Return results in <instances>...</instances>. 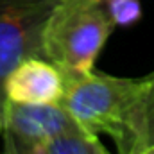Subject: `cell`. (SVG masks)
Returning <instances> with one entry per match:
<instances>
[{
	"label": "cell",
	"instance_id": "cell-9",
	"mask_svg": "<svg viewBox=\"0 0 154 154\" xmlns=\"http://www.w3.org/2000/svg\"><path fill=\"white\" fill-rule=\"evenodd\" d=\"M136 154H154V145H147V147L140 149Z\"/></svg>",
	"mask_w": 154,
	"mask_h": 154
},
{
	"label": "cell",
	"instance_id": "cell-6",
	"mask_svg": "<svg viewBox=\"0 0 154 154\" xmlns=\"http://www.w3.org/2000/svg\"><path fill=\"white\" fill-rule=\"evenodd\" d=\"M47 154H111L99 140L97 134H91L84 131L82 127H77L74 131H68L61 134L59 138L52 140L47 149Z\"/></svg>",
	"mask_w": 154,
	"mask_h": 154
},
{
	"label": "cell",
	"instance_id": "cell-8",
	"mask_svg": "<svg viewBox=\"0 0 154 154\" xmlns=\"http://www.w3.org/2000/svg\"><path fill=\"white\" fill-rule=\"evenodd\" d=\"M2 134H4V149L11 151L13 154H47L45 149H38V147L25 145L23 142L16 140V138L11 136V134H5V133H2Z\"/></svg>",
	"mask_w": 154,
	"mask_h": 154
},
{
	"label": "cell",
	"instance_id": "cell-2",
	"mask_svg": "<svg viewBox=\"0 0 154 154\" xmlns=\"http://www.w3.org/2000/svg\"><path fill=\"white\" fill-rule=\"evenodd\" d=\"M115 27L104 0H59L45 27V57L65 75L90 72Z\"/></svg>",
	"mask_w": 154,
	"mask_h": 154
},
{
	"label": "cell",
	"instance_id": "cell-3",
	"mask_svg": "<svg viewBox=\"0 0 154 154\" xmlns=\"http://www.w3.org/2000/svg\"><path fill=\"white\" fill-rule=\"evenodd\" d=\"M59 0H0V106L7 75L29 57H45L43 34ZM47 59V57H45Z\"/></svg>",
	"mask_w": 154,
	"mask_h": 154
},
{
	"label": "cell",
	"instance_id": "cell-11",
	"mask_svg": "<svg viewBox=\"0 0 154 154\" xmlns=\"http://www.w3.org/2000/svg\"><path fill=\"white\" fill-rule=\"evenodd\" d=\"M2 154H13V152H11V151H7V149H4V152H2Z\"/></svg>",
	"mask_w": 154,
	"mask_h": 154
},
{
	"label": "cell",
	"instance_id": "cell-10",
	"mask_svg": "<svg viewBox=\"0 0 154 154\" xmlns=\"http://www.w3.org/2000/svg\"><path fill=\"white\" fill-rule=\"evenodd\" d=\"M4 133V108L0 106V134Z\"/></svg>",
	"mask_w": 154,
	"mask_h": 154
},
{
	"label": "cell",
	"instance_id": "cell-1",
	"mask_svg": "<svg viewBox=\"0 0 154 154\" xmlns=\"http://www.w3.org/2000/svg\"><path fill=\"white\" fill-rule=\"evenodd\" d=\"M65 75V74H63ZM149 77H115L95 68L65 75L61 106L91 134H108L118 154L142 149L143 106Z\"/></svg>",
	"mask_w": 154,
	"mask_h": 154
},
{
	"label": "cell",
	"instance_id": "cell-7",
	"mask_svg": "<svg viewBox=\"0 0 154 154\" xmlns=\"http://www.w3.org/2000/svg\"><path fill=\"white\" fill-rule=\"evenodd\" d=\"M149 86L143 106V134H142V149L154 145V72L149 74Z\"/></svg>",
	"mask_w": 154,
	"mask_h": 154
},
{
	"label": "cell",
	"instance_id": "cell-5",
	"mask_svg": "<svg viewBox=\"0 0 154 154\" xmlns=\"http://www.w3.org/2000/svg\"><path fill=\"white\" fill-rule=\"evenodd\" d=\"M4 93L5 102L59 104L65 93V75L48 59L29 57L7 75Z\"/></svg>",
	"mask_w": 154,
	"mask_h": 154
},
{
	"label": "cell",
	"instance_id": "cell-4",
	"mask_svg": "<svg viewBox=\"0 0 154 154\" xmlns=\"http://www.w3.org/2000/svg\"><path fill=\"white\" fill-rule=\"evenodd\" d=\"M81 127L61 104H18L5 102L4 133L14 136L25 145L47 149L61 134Z\"/></svg>",
	"mask_w": 154,
	"mask_h": 154
}]
</instances>
